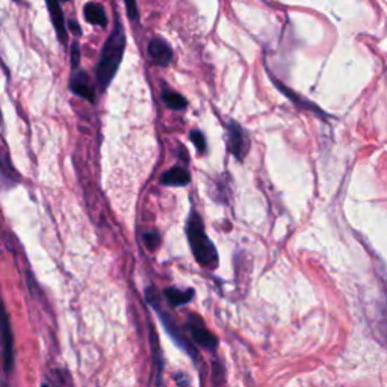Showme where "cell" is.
<instances>
[{"label":"cell","mask_w":387,"mask_h":387,"mask_svg":"<svg viewBox=\"0 0 387 387\" xmlns=\"http://www.w3.org/2000/svg\"><path fill=\"white\" fill-rule=\"evenodd\" d=\"M124 48H126L124 27L120 22H117L111 37L107 38V41L103 46L100 61H98L96 67L97 84L102 91H105L107 85L111 84V81L115 77L118 67L122 64Z\"/></svg>","instance_id":"cell-1"},{"label":"cell","mask_w":387,"mask_h":387,"mask_svg":"<svg viewBox=\"0 0 387 387\" xmlns=\"http://www.w3.org/2000/svg\"><path fill=\"white\" fill-rule=\"evenodd\" d=\"M188 241H190L192 254L197 262L203 266H215L218 262V253L212 241L207 237L202 218L192 214L188 221Z\"/></svg>","instance_id":"cell-2"},{"label":"cell","mask_w":387,"mask_h":387,"mask_svg":"<svg viewBox=\"0 0 387 387\" xmlns=\"http://www.w3.org/2000/svg\"><path fill=\"white\" fill-rule=\"evenodd\" d=\"M0 348H2L5 372L11 374L14 369V334L9 313L2 300H0Z\"/></svg>","instance_id":"cell-3"},{"label":"cell","mask_w":387,"mask_h":387,"mask_svg":"<svg viewBox=\"0 0 387 387\" xmlns=\"http://www.w3.org/2000/svg\"><path fill=\"white\" fill-rule=\"evenodd\" d=\"M248 148H250V141H248V136L244 129L235 123H229V150L232 155L237 159V161H244Z\"/></svg>","instance_id":"cell-4"},{"label":"cell","mask_w":387,"mask_h":387,"mask_svg":"<svg viewBox=\"0 0 387 387\" xmlns=\"http://www.w3.org/2000/svg\"><path fill=\"white\" fill-rule=\"evenodd\" d=\"M70 89L72 93H74L76 96L85 98V100L94 103L96 102V89L89 81V77L85 72L82 70H73V74L70 77Z\"/></svg>","instance_id":"cell-5"},{"label":"cell","mask_w":387,"mask_h":387,"mask_svg":"<svg viewBox=\"0 0 387 387\" xmlns=\"http://www.w3.org/2000/svg\"><path fill=\"white\" fill-rule=\"evenodd\" d=\"M46 5L48 9V15H51L52 25L55 27V32L58 35V39L61 44H67L68 34H67V23L63 14L61 2L59 0H46Z\"/></svg>","instance_id":"cell-6"},{"label":"cell","mask_w":387,"mask_h":387,"mask_svg":"<svg viewBox=\"0 0 387 387\" xmlns=\"http://www.w3.org/2000/svg\"><path fill=\"white\" fill-rule=\"evenodd\" d=\"M148 55L153 59V63L161 67L170 65L173 61V48L162 38H153L148 43Z\"/></svg>","instance_id":"cell-7"},{"label":"cell","mask_w":387,"mask_h":387,"mask_svg":"<svg viewBox=\"0 0 387 387\" xmlns=\"http://www.w3.org/2000/svg\"><path fill=\"white\" fill-rule=\"evenodd\" d=\"M190 333L192 336V339L197 345L203 346V348L206 350H215L216 348V337L207 332L203 325L200 324H190Z\"/></svg>","instance_id":"cell-8"},{"label":"cell","mask_w":387,"mask_h":387,"mask_svg":"<svg viewBox=\"0 0 387 387\" xmlns=\"http://www.w3.org/2000/svg\"><path fill=\"white\" fill-rule=\"evenodd\" d=\"M161 182L166 186H186L191 182V176L183 166H174L164 173Z\"/></svg>","instance_id":"cell-9"},{"label":"cell","mask_w":387,"mask_h":387,"mask_svg":"<svg viewBox=\"0 0 387 387\" xmlns=\"http://www.w3.org/2000/svg\"><path fill=\"white\" fill-rule=\"evenodd\" d=\"M84 15L86 18V22L91 25H97L102 27H106V25H107V17L105 13V8L100 4H96V2L86 4L84 6Z\"/></svg>","instance_id":"cell-10"},{"label":"cell","mask_w":387,"mask_h":387,"mask_svg":"<svg viewBox=\"0 0 387 387\" xmlns=\"http://www.w3.org/2000/svg\"><path fill=\"white\" fill-rule=\"evenodd\" d=\"M0 174L9 185H15L20 182V174L15 171L11 157H9L6 150H0Z\"/></svg>","instance_id":"cell-11"},{"label":"cell","mask_w":387,"mask_h":387,"mask_svg":"<svg viewBox=\"0 0 387 387\" xmlns=\"http://www.w3.org/2000/svg\"><path fill=\"white\" fill-rule=\"evenodd\" d=\"M165 296L168 303H170L173 307H178V306L188 304L192 300L194 291L192 289L182 291V289H177V287H170V289L165 291Z\"/></svg>","instance_id":"cell-12"},{"label":"cell","mask_w":387,"mask_h":387,"mask_svg":"<svg viewBox=\"0 0 387 387\" xmlns=\"http://www.w3.org/2000/svg\"><path fill=\"white\" fill-rule=\"evenodd\" d=\"M162 98H164L165 105L168 107L174 109V111H182V109H185L186 105H188L186 98L182 94L171 91V89H165L164 94H162Z\"/></svg>","instance_id":"cell-13"},{"label":"cell","mask_w":387,"mask_h":387,"mask_svg":"<svg viewBox=\"0 0 387 387\" xmlns=\"http://www.w3.org/2000/svg\"><path fill=\"white\" fill-rule=\"evenodd\" d=\"M191 140H192L194 145L198 148V152L203 153L206 150V140H204V136L200 131L191 132Z\"/></svg>","instance_id":"cell-14"},{"label":"cell","mask_w":387,"mask_h":387,"mask_svg":"<svg viewBox=\"0 0 387 387\" xmlns=\"http://www.w3.org/2000/svg\"><path fill=\"white\" fill-rule=\"evenodd\" d=\"M79 63H81V51H79V44L73 43L72 46V68L76 70L79 67Z\"/></svg>","instance_id":"cell-15"},{"label":"cell","mask_w":387,"mask_h":387,"mask_svg":"<svg viewBox=\"0 0 387 387\" xmlns=\"http://www.w3.org/2000/svg\"><path fill=\"white\" fill-rule=\"evenodd\" d=\"M144 242L148 248H150V250H155V248L159 244V236L156 233H145L144 235Z\"/></svg>","instance_id":"cell-16"},{"label":"cell","mask_w":387,"mask_h":387,"mask_svg":"<svg viewBox=\"0 0 387 387\" xmlns=\"http://www.w3.org/2000/svg\"><path fill=\"white\" fill-rule=\"evenodd\" d=\"M126 6H127V13L131 20H138V8H136V2L135 0H124Z\"/></svg>","instance_id":"cell-17"},{"label":"cell","mask_w":387,"mask_h":387,"mask_svg":"<svg viewBox=\"0 0 387 387\" xmlns=\"http://www.w3.org/2000/svg\"><path fill=\"white\" fill-rule=\"evenodd\" d=\"M67 27H68V29H72V31H73L76 35H81V27L77 26V22H74V20H68Z\"/></svg>","instance_id":"cell-18"},{"label":"cell","mask_w":387,"mask_h":387,"mask_svg":"<svg viewBox=\"0 0 387 387\" xmlns=\"http://www.w3.org/2000/svg\"><path fill=\"white\" fill-rule=\"evenodd\" d=\"M41 387H51V386H48V384H47V383H44V384H43V386H41Z\"/></svg>","instance_id":"cell-19"},{"label":"cell","mask_w":387,"mask_h":387,"mask_svg":"<svg viewBox=\"0 0 387 387\" xmlns=\"http://www.w3.org/2000/svg\"><path fill=\"white\" fill-rule=\"evenodd\" d=\"M59 2H70V0H59Z\"/></svg>","instance_id":"cell-20"},{"label":"cell","mask_w":387,"mask_h":387,"mask_svg":"<svg viewBox=\"0 0 387 387\" xmlns=\"http://www.w3.org/2000/svg\"><path fill=\"white\" fill-rule=\"evenodd\" d=\"M2 387H8V386H6V384H2Z\"/></svg>","instance_id":"cell-21"}]
</instances>
